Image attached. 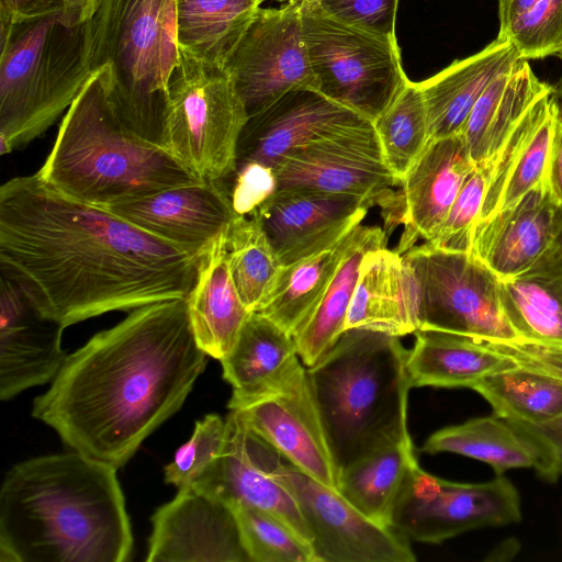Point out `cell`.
<instances>
[{
  "label": "cell",
  "instance_id": "cell-1",
  "mask_svg": "<svg viewBox=\"0 0 562 562\" xmlns=\"http://www.w3.org/2000/svg\"><path fill=\"white\" fill-rule=\"evenodd\" d=\"M0 270L44 317L66 328L186 299L196 259L34 173L0 187Z\"/></svg>",
  "mask_w": 562,
  "mask_h": 562
},
{
  "label": "cell",
  "instance_id": "cell-2",
  "mask_svg": "<svg viewBox=\"0 0 562 562\" xmlns=\"http://www.w3.org/2000/svg\"><path fill=\"white\" fill-rule=\"evenodd\" d=\"M186 299L145 305L67 355L34 418L116 470L182 406L206 366Z\"/></svg>",
  "mask_w": 562,
  "mask_h": 562
},
{
  "label": "cell",
  "instance_id": "cell-3",
  "mask_svg": "<svg viewBox=\"0 0 562 562\" xmlns=\"http://www.w3.org/2000/svg\"><path fill=\"white\" fill-rule=\"evenodd\" d=\"M116 471L75 450L13 465L0 490V562L130 561Z\"/></svg>",
  "mask_w": 562,
  "mask_h": 562
},
{
  "label": "cell",
  "instance_id": "cell-4",
  "mask_svg": "<svg viewBox=\"0 0 562 562\" xmlns=\"http://www.w3.org/2000/svg\"><path fill=\"white\" fill-rule=\"evenodd\" d=\"M36 175L61 194L103 209L202 181L122 120L110 99L108 67L90 76L68 108Z\"/></svg>",
  "mask_w": 562,
  "mask_h": 562
},
{
  "label": "cell",
  "instance_id": "cell-5",
  "mask_svg": "<svg viewBox=\"0 0 562 562\" xmlns=\"http://www.w3.org/2000/svg\"><path fill=\"white\" fill-rule=\"evenodd\" d=\"M400 338L349 328L306 368L338 473L375 450L411 437L408 350Z\"/></svg>",
  "mask_w": 562,
  "mask_h": 562
},
{
  "label": "cell",
  "instance_id": "cell-6",
  "mask_svg": "<svg viewBox=\"0 0 562 562\" xmlns=\"http://www.w3.org/2000/svg\"><path fill=\"white\" fill-rule=\"evenodd\" d=\"M0 153L24 147L68 109L90 78L87 9L0 21Z\"/></svg>",
  "mask_w": 562,
  "mask_h": 562
},
{
  "label": "cell",
  "instance_id": "cell-7",
  "mask_svg": "<svg viewBox=\"0 0 562 562\" xmlns=\"http://www.w3.org/2000/svg\"><path fill=\"white\" fill-rule=\"evenodd\" d=\"M87 12L91 74L108 67L119 115L161 146L168 83L180 61L176 0H93Z\"/></svg>",
  "mask_w": 562,
  "mask_h": 562
},
{
  "label": "cell",
  "instance_id": "cell-8",
  "mask_svg": "<svg viewBox=\"0 0 562 562\" xmlns=\"http://www.w3.org/2000/svg\"><path fill=\"white\" fill-rule=\"evenodd\" d=\"M168 97L161 146L202 180L231 177L248 114L226 70L180 49Z\"/></svg>",
  "mask_w": 562,
  "mask_h": 562
},
{
  "label": "cell",
  "instance_id": "cell-9",
  "mask_svg": "<svg viewBox=\"0 0 562 562\" xmlns=\"http://www.w3.org/2000/svg\"><path fill=\"white\" fill-rule=\"evenodd\" d=\"M302 25L315 90L373 123L408 80L396 38L335 21L307 0Z\"/></svg>",
  "mask_w": 562,
  "mask_h": 562
},
{
  "label": "cell",
  "instance_id": "cell-10",
  "mask_svg": "<svg viewBox=\"0 0 562 562\" xmlns=\"http://www.w3.org/2000/svg\"><path fill=\"white\" fill-rule=\"evenodd\" d=\"M402 257L413 280L418 329L519 340L503 308L499 278L472 254L424 243Z\"/></svg>",
  "mask_w": 562,
  "mask_h": 562
},
{
  "label": "cell",
  "instance_id": "cell-11",
  "mask_svg": "<svg viewBox=\"0 0 562 562\" xmlns=\"http://www.w3.org/2000/svg\"><path fill=\"white\" fill-rule=\"evenodd\" d=\"M516 486L504 475L460 483L412 468L395 503L390 526L408 540L440 543L461 533L521 520Z\"/></svg>",
  "mask_w": 562,
  "mask_h": 562
},
{
  "label": "cell",
  "instance_id": "cell-12",
  "mask_svg": "<svg viewBox=\"0 0 562 562\" xmlns=\"http://www.w3.org/2000/svg\"><path fill=\"white\" fill-rule=\"evenodd\" d=\"M274 476L294 496L319 562H414L409 540L367 517L338 490L313 479L279 456Z\"/></svg>",
  "mask_w": 562,
  "mask_h": 562
},
{
  "label": "cell",
  "instance_id": "cell-13",
  "mask_svg": "<svg viewBox=\"0 0 562 562\" xmlns=\"http://www.w3.org/2000/svg\"><path fill=\"white\" fill-rule=\"evenodd\" d=\"M224 69L248 116L291 90L315 89L302 25V2L259 9Z\"/></svg>",
  "mask_w": 562,
  "mask_h": 562
},
{
  "label": "cell",
  "instance_id": "cell-14",
  "mask_svg": "<svg viewBox=\"0 0 562 562\" xmlns=\"http://www.w3.org/2000/svg\"><path fill=\"white\" fill-rule=\"evenodd\" d=\"M274 190L297 188L356 196L384 210L400 181L387 168L374 131L325 138L285 156L273 169Z\"/></svg>",
  "mask_w": 562,
  "mask_h": 562
},
{
  "label": "cell",
  "instance_id": "cell-15",
  "mask_svg": "<svg viewBox=\"0 0 562 562\" xmlns=\"http://www.w3.org/2000/svg\"><path fill=\"white\" fill-rule=\"evenodd\" d=\"M229 411L237 412L285 461L338 490L339 473L304 364L277 386Z\"/></svg>",
  "mask_w": 562,
  "mask_h": 562
},
{
  "label": "cell",
  "instance_id": "cell-16",
  "mask_svg": "<svg viewBox=\"0 0 562 562\" xmlns=\"http://www.w3.org/2000/svg\"><path fill=\"white\" fill-rule=\"evenodd\" d=\"M279 456L237 412L229 411L225 417L222 451L192 487L228 506L241 504L268 512L312 544L294 496L273 474V464Z\"/></svg>",
  "mask_w": 562,
  "mask_h": 562
},
{
  "label": "cell",
  "instance_id": "cell-17",
  "mask_svg": "<svg viewBox=\"0 0 562 562\" xmlns=\"http://www.w3.org/2000/svg\"><path fill=\"white\" fill-rule=\"evenodd\" d=\"M371 127L367 117L315 89L291 90L248 116L237 144L236 166L257 164L272 170L301 147Z\"/></svg>",
  "mask_w": 562,
  "mask_h": 562
},
{
  "label": "cell",
  "instance_id": "cell-18",
  "mask_svg": "<svg viewBox=\"0 0 562 562\" xmlns=\"http://www.w3.org/2000/svg\"><path fill=\"white\" fill-rule=\"evenodd\" d=\"M196 259L236 217L224 180H202L105 207Z\"/></svg>",
  "mask_w": 562,
  "mask_h": 562
},
{
  "label": "cell",
  "instance_id": "cell-19",
  "mask_svg": "<svg viewBox=\"0 0 562 562\" xmlns=\"http://www.w3.org/2000/svg\"><path fill=\"white\" fill-rule=\"evenodd\" d=\"M146 562H248L235 514L192 486L151 516Z\"/></svg>",
  "mask_w": 562,
  "mask_h": 562
},
{
  "label": "cell",
  "instance_id": "cell-20",
  "mask_svg": "<svg viewBox=\"0 0 562 562\" xmlns=\"http://www.w3.org/2000/svg\"><path fill=\"white\" fill-rule=\"evenodd\" d=\"M370 207L356 196L286 188L274 190L251 215L286 266L335 244L361 224Z\"/></svg>",
  "mask_w": 562,
  "mask_h": 562
},
{
  "label": "cell",
  "instance_id": "cell-21",
  "mask_svg": "<svg viewBox=\"0 0 562 562\" xmlns=\"http://www.w3.org/2000/svg\"><path fill=\"white\" fill-rule=\"evenodd\" d=\"M562 209L548 186L475 224L471 252L499 280L518 276L562 245Z\"/></svg>",
  "mask_w": 562,
  "mask_h": 562
},
{
  "label": "cell",
  "instance_id": "cell-22",
  "mask_svg": "<svg viewBox=\"0 0 562 562\" xmlns=\"http://www.w3.org/2000/svg\"><path fill=\"white\" fill-rule=\"evenodd\" d=\"M0 289V398L9 401L52 382L67 353L61 325L44 317L2 274Z\"/></svg>",
  "mask_w": 562,
  "mask_h": 562
},
{
  "label": "cell",
  "instance_id": "cell-23",
  "mask_svg": "<svg viewBox=\"0 0 562 562\" xmlns=\"http://www.w3.org/2000/svg\"><path fill=\"white\" fill-rule=\"evenodd\" d=\"M422 450L482 461L496 476L513 469H531L548 483H557L562 476V461L542 434L495 412L437 430Z\"/></svg>",
  "mask_w": 562,
  "mask_h": 562
},
{
  "label": "cell",
  "instance_id": "cell-24",
  "mask_svg": "<svg viewBox=\"0 0 562 562\" xmlns=\"http://www.w3.org/2000/svg\"><path fill=\"white\" fill-rule=\"evenodd\" d=\"M475 167L461 134L428 143L401 182L398 254L437 234Z\"/></svg>",
  "mask_w": 562,
  "mask_h": 562
},
{
  "label": "cell",
  "instance_id": "cell-25",
  "mask_svg": "<svg viewBox=\"0 0 562 562\" xmlns=\"http://www.w3.org/2000/svg\"><path fill=\"white\" fill-rule=\"evenodd\" d=\"M227 233L221 234L198 258L195 282L186 297L198 346L218 361L233 350L250 315L229 271Z\"/></svg>",
  "mask_w": 562,
  "mask_h": 562
},
{
  "label": "cell",
  "instance_id": "cell-26",
  "mask_svg": "<svg viewBox=\"0 0 562 562\" xmlns=\"http://www.w3.org/2000/svg\"><path fill=\"white\" fill-rule=\"evenodd\" d=\"M407 355L412 387L472 389L480 380L519 363L492 340L417 329Z\"/></svg>",
  "mask_w": 562,
  "mask_h": 562
},
{
  "label": "cell",
  "instance_id": "cell-27",
  "mask_svg": "<svg viewBox=\"0 0 562 562\" xmlns=\"http://www.w3.org/2000/svg\"><path fill=\"white\" fill-rule=\"evenodd\" d=\"M363 328L397 337L418 329L411 272L396 250H369L361 262L346 329Z\"/></svg>",
  "mask_w": 562,
  "mask_h": 562
},
{
  "label": "cell",
  "instance_id": "cell-28",
  "mask_svg": "<svg viewBox=\"0 0 562 562\" xmlns=\"http://www.w3.org/2000/svg\"><path fill=\"white\" fill-rule=\"evenodd\" d=\"M518 59L514 45L496 37L476 54L454 60L418 82L426 104L430 140L461 134L488 83Z\"/></svg>",
  "mask_w": 562,
  "mask_h": 562
},
{
  "label": "cell",
  "instance_id": "cell-29",
  "mask_svg": "<svg viewBox=\"0 0 562 562\" xmlns=\"http://www.w3.org/2000/svg\"><path fill=\"white\" fill-rule=\"evenodd\" d=\"M553 90L525 59L502 70L477 99L461 133L474 164L494 156L533 103Z\"/></svg>",
  "mask_w": 562,
  "mask_h": 562
},
{
  "label": "cell",
  "instance_id": "cell-30",
  "mask_svg": "<svg viewBox=\"0 0 562 562\" xmlns=\"http://www.w3.org/2000/svg\"><path fill=\"white\" fill-rule=\"evenodd\" d=\"M220 362L233 389L229 409L277 386L303 364L293 336L257 312L250 313L233 350Z\"/></svg>",
  "mask_w": 562,
  "mask_h": 562
},
{
  "label": "cell",
  "instance_id": "cell-31",
  "mask_svg": "<svg viewBox=\"0 0 562 562\" xmlns=\"http://www.w3.org/2000/svg\"><path fill=\"white\" fill-rule=\"evenodd\" d=\"M501 299L519 340L562 347V245L529 270L501 280Z\"/></svg>",
  "mask_w": 562,
  "mask_h": 562
},
{
  "label": "cell",
  "instance_id": "cell-32",
  "mask_svg": "<svg viewBox=\"0 0 562 562\" xmlns=\"http://www.w3.org/2000/svg\"><path fill=\"white\" fill-rule=\"evenodd\" d=\"M357 227L331 246L283 266L257 313L294 336L326 293L355 240Z\"/></svg>",
  "mask_w": 562,
  "mask_h": 562
},
{
  "label": "cell",
  "instance_id": "cell-33",
  "mask_svg": "<svg viewBox=\"0 0 562 562\" xmlns=\"http://www.w3.org/2000/svg\"><path fill=\"white\" fill-rule=\"evenodd\" d=\"M387 236L379 226L358 225L355 240L335 273L318 306L293 336L303 364H315L346 330V321L364 255L386 246Z\"/></svg>",
  "mask_w": 562,
  "mask_h": 562
},
{
  "label": "cell",
  "instance_id": "cell-34",
  "mask_svg": "<svg viewBox=\"0 0 562 562\" xmlns=\"http://www.w3.org/2000/svg\"><path fill=\"white\" fill-rule=\"evenodd\" d=\"M263 0H176L179 48L224 68Z\"/></svg>",
  "mask_w": 562,
  "mask_h": 562
},
{
  "label": "cell",
  "instance_id": "cell-35",
  "mask_svg": "<svg viewBox=\"0 0 562 562\" xmlns=\"http://www.w3.org/2000/svg\"><path fill=\"white\" fill-rule=\"evenodd\" d=\"M519 366L493 373L471 390L479 393L493 412L539 428L562 417V376L542 367Z\"/></svg>",
  "mask_w": 562,
  "mask_h": 562
},
{
  "label": "cell",
  "instance_id": "cell-36",
  "mask_svg": "<svg viewBox=\"0 0 562 562\" xmlns=\"http://www.w3.org/2000/svg\"><path fill=\"white\" fill-rule=\"evenodd\" d=\"M416 463L411 437L393 442L344 469L338 491L367 517L390 526L400 492Z\"/></svg>",
  "mask_w": 562,
  "mask_h": 562
},
{
  "label": "cell",
  "instance_id": "cell-37",
  "mask_svg": "<svg viewBox=\"0 0 562 562\" xmlns=\"http://www.w3.org/2000/svg\"><path fill=\"white\" fill-rule=\"evenodd\" d=\"M226 250L239 296L250 313L257 312L283 267L257 215H236Z\"/></svg>",
  "mask_w": 562,
  "mask_h": 562
},
{
  "label": "cell",
  "instance_id": "cell-38",
  "mask_svg": "<svg viewBox=\"0 0 562 562\" xmlns=\"http://www.w3.org/2000/svg\"><path fill=\"white\" fill-rule=\"evenodd\" d=\"M373 126L383 160L401 183L430 142L419 83L407 80Z\"/></svg>",
  "mask_w": 562,
  "mask_h": 562
},
{
  "label": "cell",
  "instance_id": "cell-39",
  "mask_svg": "<svg viewBox=\"0 0 562 562\" xmlns=\"http://www.w3.org/2000/svg\"><path fill=\"white\" fill-rule=\"evenodd\" d=\"M229 507L250 562H319L311 542L279 517L247 505Z\"/></svg>",
  "mask_w": 562,
  "mask_h": 562
},
{
  "label": "cell",
  "instance_id": "cell-40",
  "mask_svg": "<svg viewBox=\"0 0 562 562\" xmlns=\"http://www.w3.org/2000/svg\"><path fill=\"white\" fill-rule=\"evenodd\" d=\"M493 176V157L476 165L463 183L437 234L426 243L435 248L471 252L472 235Z\"/></svg>",
  "mask_w": 562,
  "mask_h": 562
},
{
  "label": "cell",
  "instance_id": "cell-41",
  "mask_svg": "<svg viewBox=\"0 0 562 562\" xmlns=\"http://www.w3.org/2000/svg\"><path fill=\"white\" fill-rule=\"evenodd\" d=\"M561 116L562 111L554 95L546 116L520 151L504 183L497 211L514 204L529 191L547 184L552 139Z\"/></svg>",
  "mask_w": 562,
  "mask_h": 562
},
{
  "label": "cell",
  "instance_id": "cell-42",
  "mask_svg": "<svg viewBox=\"0 0 562 562\" xmlns=\"http://www.w3.org/2000/svg\"><path fill=\"white\" fill-rule=\"evenodd\" d=\"M497 37L509 41L520 59H562V0H538Z\"/></svg>",
  "mask_w": 562,
  "mask_h": 562
},
{
  "label": "cell",
  "instance_id": "cell-43",
  "mask_svg": "<svg viewBox=\"0 0 562 562\" xmlns=\"http://www.w3.org/2000/svg\"><path fill=\"white\" fill-rule=\"evenodd\" d=\"M225 439V418L207 414L195 423L190 439L176 451L164 468L167 484L178 490L192 486L222 451Z\"/></svg>",
  "mask_w": 562,
  "mask_h": 562
},
{
  "label": "cell",
  "instance_id": "cell-44",
  "mask_svg": "<svg viewBox=\"0 0 562 562\" xmlns=\"http://www.w3.org/2000/svg\"><path fill=\"white\" fill-rule=\"evenodd\" d=\"M304 1V0H303ZM323 14L344 24L395 37L398 0H307Z\"/></svg>",
  "mask_w": 562,
  "mask_h": 562
},
{
  "label": "cell",
  "instance_id": "cell-45",
  "mask_svg": "<svg viewBox=\"0 0 562 562\" xmlns=\"http://www.w3.org/2000/svg\"><path fill=\"white\" fill-rule=\"evenodd\" d=\"M227 179L232 180L226 187L237 215L254 214L276 189L272 170L257 164L237 165Z\"/></svg>",
  "mask_w": 562,
  "mask_h": 562
},
{
  "label": "cell",
  "instance_id": "cell-46",
  "mask_svg": "<svg viewBox=\"0 0 562 562\" xmlns=\"http://www.w3.org/2000/svg\"><path fill=\"white\" fill-rule=\"evenodd\" d=\"M496 344L516 361L539 366L562 376V347L524 340L497 341ZM533 429L551 442L562 461V417L549 425Z\"/></svg>",
  "mask_w": 562,
  "mask_h": 562
},
{
  "label": "cell",
  "instance_id": "cell-47",
  "mask_svg": "<svg viewBox=\"0 0 562 562\" xmlns=\"http://www.w3.org/2000/svg\"><path fill=\"white\" fill-rule=\"evenodd\" d=\"M67 7L65 0H0V21H14Z\"/></svg>",
  "mask_w": 562,
  "mask_h": 562
},
{
  "label": "cell",
  "instance_id": "cell-48",
  "mask_svg": "<svg viewBox=\"0 0 562 562\" xmlns=\"http://www.w3.org/2000/svg\"><path fill=\"white\" fill-rule=\"evenodd\" d=\"M547 186L553 201L562 209V116L552 139Z\"/></svg>",
  "mask_w": 562,
  "mask_h": 562
},
{
  "label": "cell",
  "instance_id": "cell-49",
  "mask_svg": "<svg viewBox=\"0 0 562 562\" xmlns=\"http://www.w3.org/2000/svg\"><path fill=\"white\" fill-rule=\"evenodd\" d=\"M538 0H498L499 12V32L503 34L509 26L528 10H530Z\"/></svg>",
  "mask_w": 562,
  "mask_h": 562
},
{
  "label": "cell",
  "instance_id": "cell-50",
  "mask_svg": "<svg viewBox=\"0 0 562 562\" xmlns=\"http://www.w3.org/2000/svg\"><path fill=\"white\" fill-rule=\"evenodd\" d=\"M67 7L87 9L93 0H65Z\"/></svg>",
  "mask_w": 562,
  "mask_h": 562
},
{
  "label": "cell",
  "instance_id": "cell-51",
  "mask_svg": "<svg viewBox=\"0 0 562 562\" xmlns=\"http://www.w3.org/2000/svg\"><path fill=\"white\" fill-rule=\"evenodd\" d=\"M554 93L558 98V101H559V104H560V108H561V111H562V75L554 88Z\"/></svg>",
  "mask_w": 562,
  "mask_h": 562
},
{
  "label": "cell",
  "instance_id": "cell-52",
  "mask_svg": "<svg viewBox=\"0 0 562 562\" xmlns=\"http://www.w3.org/2000/svg\"><path fill=\"white\" fill-rule=\"evenodd\" d=\"M263 1H267V0H263ZM274 1L289 3V2H296V1H301V0H274Z\"/></svg>",
  "mask_w": 562,
  "mask_h": 562
},
{
  "label": "cell",
  "instance_id": "cell-53",
  "mask_svg": "<svg viewBox=\"0 0 562 562\" xmlns=\"http://www.w3.org/2000/svg\"><path fill=\"white\" fill-rule=\"evenodd\" d=\"M301 1H303V0H301Z\"/></svg>",
  "mask_w": 562,
  "mask_h": 562
}]
</instances>
